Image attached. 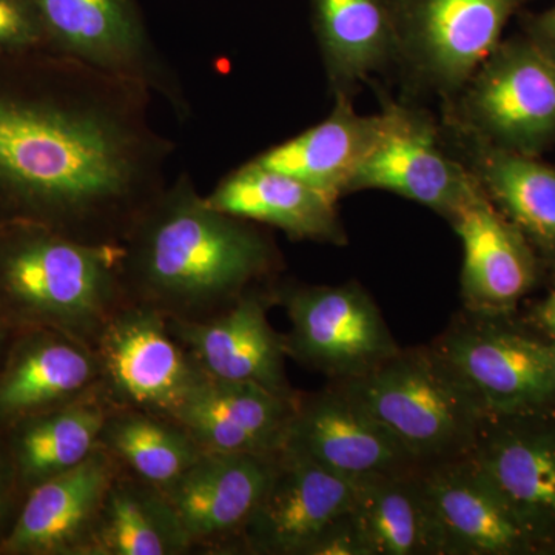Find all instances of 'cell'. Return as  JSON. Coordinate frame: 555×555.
Listing matches in <instances>:
<instances>
[{
    "mask_svg": "<svg viewBox=\"0 0 555 555\" xmlns=\"http://www.w3.org/2000/svg\"><path fill=\"white\" fill-rule=\"evenodd\" d=\"M152 93L53 50L0 57V222L122 246L167 182L175 145Z\"/></svg>",
    "mask_w": 555,
    "mask_h": 555,
    "instance_id": "1",
    "label": "cell"
},
{
    "mask_svg": "<svg viewBox=\"0 0 555 555\" xmlns=\"http://www.w3.org/2000/svg\"><path fill=\"white\" fill-rule=\"evenodd\" d=\"M120 268L131 305L198 323L275 286L281 255L259 224L211 207L181 173L131 229Z\"/></svg>",
    "mask_w": 555,
    "mask_h": 555,
    "instance_id": "2",
    "label": "cell"
},
{
    "mask_svg": "<svg viewBox=\"0 0 555 555\" xmlns=\"http://www.w3.org/2000/svg\"><path fill=\"white\" fill-rule=\"evenodd\" d=\"M122 246L68 238L35 222H0V320L13 332L47 328L96 347L130 305Z\"/></svg>",
    "mask_w": 555,
    "mask_h": 555,
    "instance_id": "3",
    "label": "cell"
},
{
    "mask_svg": "<svg viewBox=\"0 0 555 555\" xmlns=\"http://www.w3.org/2000/svg\"><path fill=\"white\" fill-rule=\"evenodd\" d=\"M396 437L420 469L469 455L486 409L433 346L401 349L358 377L331 382Z\"/></svg>",
    "mask_w": 555,
    "mask_h": 555,
    "instance_id": "4",
    "label": "cell"
},
{
    "mask_svg": "<svg viewBox=\"0 0 555 555\" xmlns=\"http://www.w3.org/2000/svg\"><path fill=\"white\" fill-rule=\"evenodd\" d=\"M444 126L449 133L540 156L555 142V62L524 33L503 39L444 101Z\"/></svg>",
    "mask_w": 555,
    "mask_h": 555,
    "instance_id": "5",
    "label": "cell"
},
{
    "mask_svg": "<svg viewBox=\"0 0 555 555\" xmlns=\"http://www.w3.org/2000/svg\"><path fill=\"white\" fill-rule=\"evenodd\" d=\"M535 0H390L397 65L415 89L454 98Z\"/></svg>",
    "mask_w": 555,
    "mask_h": 555,
    "instance_id": "6",
    "label": "cell"
},
{
    "mask_svg": "<svg viewBox=\"0 0 555 555\" xmlns=\"http://www.w3.org/2000/svg\"><path fill=\"white\" fill-rule=\"evenodd\" d=\"M273 297L291 321L283 335L287 357L331 382L358 377L400 350L378 306L358 283H280Z\"/></svg>",
    "mask_w": 555,
    "mask_h": 555,
    "instance_id": "7",
    "label": "cell"
},
{
    "mask_svg": "<svg viewBox=\"0 0 555 555\" xmlns=\"http://www.w3.org/2000/svg\"><path fill=\"white\" fill-rule=\"evenodd\" d=\"M50 50L144 87L189 115L184 89L150 38L137 0H30Z\"/></svg>",
    "mask_w": 555,
    "mask_h": 555,
    "instance_id": "8",
    "label": "cell"
},
{
    "mask_svg": "<svg viewBox=\"0 0 555 555\" xmlns=\"http://www.w3.org/2000/svg\"><path fill=\"white\" fill-rule=\"evenodd\" d=\"M101 393L112 408L138 409L173 420L206 374L156 310L127 305L94 347Z\"/></svg>",
    "mask_w": 555,
    "mask_h": 555,
    "instance_id": "9",
    "label": "cell"
},
{
    "mask_svg": "<svg viewBox=\"0 0 555 555\" xmlns=\"http://www.w3.org/2000/svg\"><path fill=\"white\" fill-rule=\"evenodd\" d=\"M495 313H460L433 343L486 412L509 414L551 406L555 377L550 345L495 323Z\"/></svg>",
    "mask_w": 555,
    "mask_h": 555,
    "instance_id": "10",
    "label": "cell"
},
{
    "mask_svg": "<svg viewBox=\"0 0 555 555\" xmlns=\"http://www.w3.org/2000/svg\"><path fill=\"white\" fill-rule=\"evenodd\" d=\"M379 100L377 137L347 193L383 190L447 219L473 184V173L447 152L444 138L429 113L383 94Z\"/></svg>",
    "mask_w": 555,
    "mask_h": 555,
    "instance_id": "11",
    "label": "cell"
},
{
    "mask_svg": "<svg viewBox=\"0 0 555 555\" xmlns=\"http://www.w3.org/2000/svg\"><path fill=\"white\" fill-rule=\"evenodd\" d=\"M356 480L283 447L275 476L241 535L238 553L310 555L352 506Z\"/></svg>",
    "mask_w": 555,
    "mask_h": 555,
    "instance_id": "12",
    "label": "cell"
},
{
    "mask_svg": "<svg viewBox=\"0 0 555 555\" xmlns=\"http://www.w3.org/2000/svg\"><path fill=\"white\" fill-rule=\"evenodd\" d=\"M535 414L486 412L467 459L542 546L555 539V429Z\"/></svg>",
    "mask_w": 555,
    "mask_h": 555,
    "instance_id": "13",
    "label": "cell"
},
{
    "mask_svg": "<svg viewBox=\"0 0 555 555\" xmlns=\"http://www.w3.org/2000/svg\"><path fill=\"white\" fill-rule=\"evenodd\" d=\"M278 455L206 451L167 489L195 550L238 553L244 528L275 476Z\"/></svg>",
    "mask_w": 555,
    "mask_h": 555,
    "instance_id": "14",
    "label": "cell"
},
{
    "mask_svg": "<svg viewBox=\"0 0 555 555\" xmlns=\"http://www.w3.org/2000/svg\"><path fill=\"white\" fill-rule=\"evenodd\" d=\"M284 447L349 480L420 469L396 437L334 383L298 392Z\"/></svg>",
    "mask_w": 555,
    "mask_h": 555,
    "instance_id": "15",
    "label": "cell"
},
{
    "mask_svg": "<svg viewBox=\"0 0 555 555\" xmlns=\"http://www.w3.org/2000/svg\"><path fill=\"white\" fill-rule=\"evenodd\" d=\"M276 286V284H275ZM273 287L258 288L221 315L198 323L169 320L196 366L207 377L250 383L281 397H297L287 378L284 337L269 323Z\"/></svg>",
    "mask_w": 555,
    "mask_h": 555,
    "instance_id": "16",
    "label": "cell"
},
{
    "mask_svg": "<svg viewBox=\"0 0 555 555\" xmlns=\"http://www.w3.org/2000/svg\"><path fill=\"white\" fill-rule=\"evenodd\" d=\"M119 470L118 462L98 448L80 465L35 486L0 540V554L87 555Z\"/></svg>",
    "mask_w": 555,
    "mask_h": 555,
    "instance_id": "17",
    "label": "cell"
},
{
    "mask_svg": "<svg viewBox=\"0 0 555 555\" xmlns=\"http://www.w3.org/2000/svg\"><path fill=\"white\" fill-rule=\"evenodd\" d=\"M98 392L93 347L47 328L14 332L0 360V433Z\"/></svg>",
    "mask_w": 555,
    "mask_h": 555,
    "instance_id": "18",
    "label": "cell"
},
{
    "mask_svg": "<svg viewBox=\"0 0 555 555\" xmlns=\"http://www.w3.org/2000/svg\"><path fill=\"white\" fill-rule=\"evenodd\" d=\"M447 221L463 244L465 309L502 313L513 308L537 278L534 248L524 233L495 207L476 178Z\"/></svg>",
    "mask_w": 555,
    "mask_h": 555,
    "instance_id": "19",
    "label": "cell"
},
{
    "mask_svg": "<svg viewBox=\"0 0 555 555\" xmlns=\"http://www.w3.org/2000/svg\"><path fill=\"white\" fill-rule=\"evenodd\" d=\"M447 555H509L540 547L470 460L422 469Z\"/></svg>",
    "mask_w": 555,
    "mask_h": 555,
    "instance_id": "20",
    "label": "cell"
},
{
    "mask_svg": "<svg viewBox=\"0 0 555 555\" xmlns=\"http://www.w3.org/2000/svg\"><path fill=\"white\" fill-rule=\"evenodd\" d=\"M295 401L297 397H281L250 383L206 375L173 422L204 451L276 452L286 443Z\"/></svg>",
    "mask_w": 555,
    "mask_h": 555,
    "instance_id": "21",
    "label": "cell"
},
{
    "mask_svg": "<svg viewBox=\"0 0 555 555\" xmlns=\"http://www.w3.org/2000/svg\"><path fill=\"white\" fill-rule=\"evenodd\" d=\"M206 199L219 211L283 230L292 240L347 244L337 199L291 175L264 169L254 160L222 178Z\"/></svg>",
    "mask_w": 555,
    "mask_h": 555,
    "instance_id": "22",
    "label": "cell"
},
{
    "mask_svg": "<svg viewBox=\"0 0 555 555\" xmlns=\"http://www.w3.org/2000/svg\"><path fill=\"white\" fill-rule=\"evenodd\" d=\"M349 517L364 555H447L422 469L358 478Z\"/></svg>",
    "mask_w": 555,
    "mask_h": 555,
    "instance_id": "23",
    "label": "cell"
},
{
    "mask_svg": "<svg viewBox=\"0 0 555 555\" xmlns=\"http://www.w3.org/2000/svg\"><path fill=\"white\" fill-rule=\"evenodd\" d=\"M310 10L332 93L353 96L361 82L397 65L390 0H310Z\"/></svg>",
    "mask_w": 555,
    "mask_h": 555,
    "instance_id": "24",
    "label": "cell"
},
{
    "mask_svg": "<svg viewBox=\"0 0 555 555\" xmlns=\"http://www.w3.org/2000/svg\"><path fill=\"white\" fill-rule=\"evenodd\" d=\"M334 96L335 105L326 119L251 160L264 169L291 175L331 198L347 195L353 175L377 137L379 116L360 115L352 96Z\"/></svg>",
    "mask_w": 555,
    "mask_h": 555,
    "instance_id": "25",
    "label": "cell"
},
{
    "mask_svg": "<svg viewBox=\"0 0 555 555\" xmlns=\"http://www.w3.org/2000/svg\"><path fill=\"white\" fill-rule=\"evenodd\" d=\"M462 163L495 207L547 257L555 258V169L524 155L451 133Z\"/></svg>",
    "mask_w": 555,
    "mask_h": 555,
    "instance_id": "26",
    "label": "cell"
},
{
    "mask_svg": "<svg viewBox=\"0 0 555 555\" xmlns=\"http://www.w3.org/2000/svg\"><path fill=\"white\" fill-rule=\"evenodd\" d=\"M109 409L108 401L98 392L2 433L20 494L89 459L100 448Z\"/></svg>",
    "mask_w": 555,
    "mask_h": 555,
    "instance_id": "27",
    "label": "cell"
},
{
    "mask_svg": "<svg viewBox=\"0 0 555 555\" xmlns=\"http://www.w3.org/2000/svg\"><path fill=\"white\" fill-rule=\"evenodd\" d=\"M195 550L166 492L120 467L87 555H184Z\"/></svg>",
    "mask_w": 555,
    "mask_h": 555,
    "instance_id": "28",
    "label": "cell"
},
{
    "mask_svg": "<svg viewBox=\"0 0 555 555\" xmlns=\"http://www.w3.org/2000/svg\"><path fill=\"white\" fill-rule=\"evenodd\" d=\"M100 448L131 476L164 492L206 452L173 420L129 408L109 409Z\"/></svg>",
    "mask_w": 555,
    "mask_h": 555,
    "instance_id": "29",
    "label": "cell"
},
{
    "mask_svg": "<svg viewBox=\"0 0 555 555\" xmlns=\"http://www.w3.org/2000/svg\"><path fill=\"white\" fill-rule=\"evenodd\" d=\"M36 50L50 47L30 0H0V57Z\"/></svg>",
    "mask_w": 555,
    "mask_h": 555,
    "instance_id": "30",
    "label": "cell"
},
{
    "mask_svg": "<svg viewBox=\"0 0 555 555\" xmlns=\"http://www.w3.org/2000/svg\"><path fill=\"white\" fill-rule=\"evenodd\" d=\"M518 16L526 38L555 62V3L540 13L524 10Z\"/></svg>",
    "mask_w": 555,
    "mask_h": 555,
    "instance_id": "31",
    "label": "cell"
},
{
    "mask_svg": "<svg viewBox=\"0 0 555 555\" xmlns=\"http://www.w3.org/2000/svg\"><path fill=\"white\" fill-rule=\"evenodd\" d=\"M14 494H20V489H17L16 477L11 465L5 437L0 433V540L9 529L7 520H9L11 500Z\"/></svg>",
    "mask_w": 555,
    "mask_h": 555,
    "instance_id": "32",
    "label": "cell"
},
{
    "mask_svg": "<svg viewBox=\"0 0 555 555\" xmlns=\"http://www.w3.org/2000/svg\"><path fill=\"white\" fill-rule=\"evenodd\" d=\"M539 321L555 341V287L539 309Z\"/></svg>",
    "mask_w": 555,
    "mask_h": 555,
    "instance_id": "33",
    "label": "cell"
},
{
    "mask_svg": "<svg viewBox=\"0 0 555 555\" xmlns=\"http://www.w3.org/2000/svg\"><path fill=\"white\" fill-rule=\"evenodd\" d=\"M14 332L11 331L2 320H0V360L5 353L7 347H9L11 338H13Z\"/></svg>",
    "mask_w": 555,
    "mask_h": 555,
    "instance_id": "34",
    "label": "cell"
},
{
    "mask_svg": "<svg viewBox=\"0 0 555 555\" xmlns=\"http://www.w3.org/2000/svg\"><path fill=\"white\" fill-rule=\"evenodd\" d=\"M551 349V357H553V371H554V377H555V341L553 345H550Z\"/></svg>",
    "mask_w": 555,
    "mask_h": 555,
    "instance_id": "35",
    "label": "cell"
}]
</instances>
